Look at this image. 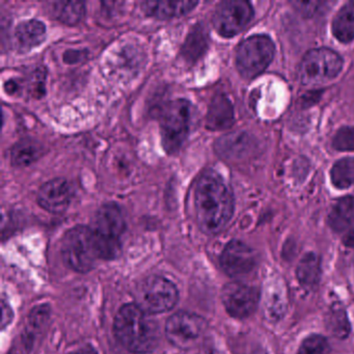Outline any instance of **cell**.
<instances>
[{
    "instance_id": "6da1fadb",
    "label": "cell",
    "mask_w": 354,
    "mask_h": 354,
    "mask_svg": "<svg viewBox=\"0 0 354 354\" xmlns=\"http://www.w3.org/2000/svg\"><path fill=\"white\" fill-rule=\"evenodd\" d=\"M194 206L198 225L204 233H221L231 221L234 198L229 185L212 169L204 171L196 182Z\"/></svg>"
},
{
    "instance_id": "7a4b0ae2",
    "label": "cell",
    "mask_w": 354,
    "mask_h": 354,
    "mask_svg": "<svg viewBox=\"0 0 354 354\" xmlns=\"http://www.w3.org/2000/svg\"><path fill=\"white\" fill-rule=\"evenodd\" d=\"M115 333L120 343L133 353H149L156 348V323L138 304L124 306L115 319Z\"/></svg>"
},
{
    "instance_id": "3957f363",
    "label": "cell",
    "mask_w": 354,
    "mask_h": 354,
    "mask_svg": "<svg viewBox=\"0 0 354 354\" xmlns=\"http://www.w3.org/2000/svg\"><path fill=\"white\" fill-rule=\"evenodd\" d=\"M126 223L121 208L115 203H107L97 211L93 219L92 229L100 259L117 258L121 250V237Z\"/></svg>"
},
{
    "instance_id": "277c9868",
    "label": "cell",
    "mask_w": 354,
    "mask_h": 354,
    "mask_svg": "<svg viewBox=\"0 0 354 354\" xmlns=\"http://www.w3.org/2000/svg\"><path fill=\"white\" fill-rule=\"evenodd\" d=\"M192 104L185 99H177L165 105L161 113L160 132L163 149L175 154L183 146L189 133Z\"/></svg>"
},
{
    "instance_id": "5b68a950",
    "label": "cell",
    "mask_w": 354,
    "mask_h": 354,
    "mask_svg": "<svg viewBox=\"0 0 354 354\" xmlns=\"http://www.w3.org/2000/svg\"><path fill=\"white\" fill-rule=\"evenodd\" d=\"M62 254L68 266L86 272L95 266L99 257L92 229L78 225L68 231L62 241Z\"/></svg>"
},
{
    "instance_id": "8992f818",
    "label": "cell",
    "mask_w": 354,
    "mask_h": 354,
    "mask_svg": "<svg viewBox=\"0 0 354 354\" xmlns=\"http://www.w3.org/2000/svg\"><path fill=\"white\" fill-rule=\"evenodd\" d=\"M274 44L269 37L257 35L240 43L236 50V66L242 77L252 80L270 65Z\"/></svg>"
},
{
    "instance_id": "52a82bcc",
    "label": "cell",
    "mask_w": 354,
    "mask_h": 354,
    "mask_svg": "<svg viewBox=\"0 0 354 354\" xmlns=\"http://www.w3.org/2000/svg\"><path fill=\"white\" fill-rule=\"evenodd\" d=\"M343 68V59L328 48L313 49L302 57L298 75L302 84L315 86L330 82Z\"/></svg>"
},
{
    "instance_id": "ba28073f",
    "label": "cell",
    "mask_w": 354,
    "mask_h": 354,
    "mask_svg": "<svg viewBox=\"0 0 354 354\" xmlns=\"http://www.w3.org/2000/svg\"><path fill=\"white\" fill-rule=\"evenodd\" d=\"M177 288L169 279L150 277L144 279L136 290V304L147 314H159L171 310L177 304Z\"/></svg>"
},
{
    "instance_id": "9c48e42d",
    "label": "cell",
    "mask_w": 354,
    "mask_h": 354,
    "mask_svg": "<svg viewBox=\"0 0 354 354\" xmlns=\"http://www.w3.org/2000/svg\"><path fill=\"white\" fill-rule=\"evenodd\" d=\"M254 9L245 0H227L219 3L213 15V26L221 36H237L252 21Z\"/></svg>"
},
{
    "instance_id": "30bf717a",
    "label": "cell",
    "mask_w": 354,
    "mask_h": 354,
    "mask_svg": "<svg viewBox=\"0 0 354 354\" xmlns=\"http://www.w3.org/2000/svg\"><path fill=\"white\" fill-rule=\"evenodd\" d=\"M206 330L202 317L192 313L180 312L169 317L165 326L167 339L176 347L190 349L200 343Z\"/></svg>"
},
{
    "instance_id": "8fae6325",
    "label": "cell",
    "mask_w": 354,
    "mask_h": 354,
    "mask_svg": "<svg viewBox=\"0 0 354 354\" xmlns=\"http://www.w3.org/2000/svg\"><path fill=\"white\" fill-rule=\"evenodd\" d=\"M223 302L230 316L236 319H246L252 316L258 308V290L240 281L227 283L223 289Z\"/></svg>"
},
{
    "instance_id": "7c38bea8",
    "label": "cell",
    "mask_w": 354,
    "mask_h": 354,
    "mask_svg": "<svg viewBox=\"0 0 354 354\" xmlns=\"http://www.w3.org/2000/svg\"><path fill=\"white\" fill-rule=\"evenodd\" d=\"M257 254L252 248L239 240H232L221 256V268L229 277L239 279L250 274L256 268Z\"/></svg>"
},
{
    "instance_id": "4fadbf2b",
    "label": "cell",
    "mask_w": 354,
    "mask_h": 354,
    "mask_svg": "<svg viewBox=\"0 0 354 354\" xmlns=\"http://www.w3.org/2000/svg\"><path fill=\"white\" fill-rule=\"evenodd\" d=\"M327 223L343 244L354 246V196L339 198L331 207Z\"/></svg>"
},
{
    "instance_id": "5bb4252c",
    "label": "cell",
    "mask_w": 354,
    "mask_h": 354,
    "mask_svg": "<svg viewBox=\"0 0 354 354\" xmlns=\"http://www.w3.org/2000/svg\"><path fill=\"white\" fill-rule=\"evenodd\" d=\"M72 198V189L67 180L55 178L46 182L38 192V203L51 213H62L68 208Z\"/></svg>"
},
{
    "instance_id": "9a60e30c",
    "label": "cell",
    "mask_w": 354,
    "mask_h": 354,
    "mask_svg": "<svg viewBox=\"0 0 354 354\" xmlns=\"http://www.w3.org/2000/svg\"><path fill=\"white\" fill-rule=\"evenodd\" d=\"M235 121L231 101L223 94L215 95L207 113V127L213 131L229 129Z\"/></svg>"
},
{
    "instance_id": "2e32d148",
    "label": "cell",
    "mask_w": 354,
    "mask_h": 354,
    "mask_svg": "<svg viewBox=\"0 0 354 354\" xmlns=\"http://www.w3.org/2000/svg\"><path fill=\"white\" fill-rule=\"evenodd\" d=\"M254 149V140L245 132L227 134L217 140L215 151L225 159H237L248 155Z\"/></svg>"
},
{
    "instance_id": "e0dca14e",
    "label": "cell",
    "mask_w": 354,
    "mask_h": 354,
    "mask_svg": "<svg viewBox=\"0 0 354 354\" xmlns=\"http://www.w3.org/2000/svg\"><path fill=\"white\" fill-rule=\"evenodd\" d=\"M198 1H145L142 10L147 15L165 20L181 17L190 13L198 6Z\"/></svg>"
},
{
    "instance_id": "ac0fdd59",
    "label": "cell",
    "mask_w": 354,
    "mask_h": 354,
    "mask_svg": "<svg viewBox=\"0 0 354 354\" xmlns=\"http://www.w3.org/2000/svg\"><path fill=\"white\" fill-rule=\"evenodd\" d=\"M208 32L202 24H196L190 28L185 42L182 46V57L188 64L198 62L208 49Z\"/></svg>"
},
{
    "instance_id": "d6986e66",
    "label": "cell",
    "mask_w": 354,
    "mask_h": 354,
    "mask_svg": "<svg viewBox=\"0 0 354 354\" xmlns=\"http://www.w3.org/2000/svg\"><path fill=\"white\" fill-rule=\"evenodd\" d=\"M15 38L22 49L30 50L44 42L46 26L36 19L20 22L16 28Z\"/></svg>"
},
{
    "instance_id": "ffe728a7",
    "label": "cell",
    "mask_w": 354,
    "mask_h": 354,
    "mask_svg": "<svg viewBox=\"0 0 354 354\" xmlns=\"http://www.w3.org/2000/svg\"><path fill=\"white\" fill-rule=\"evenodd\" d=\"M296 277L298 283L306 289H314L320 283L321 262L318 254L306 252L296 268Z\"/></svg>"
},
{
    "instance_id": "44dd1931",
    "label": "cell",
    "mask_w": 354,
    "mask_h": 354,
    "mask_svg": "<svg viewBox=\"0 0 354 354\" xmlns=\"http://www.w3.org/2000/svg\"><path fill=\"white\" fill-rule=\"evenodd\" d=\"M333 34L339 42L354 40V3H346L339 9L333 21Z\"/></svg>"
},
{
    "instance_id": "7402d4cb",
    "label": "cell",
    "mask_w": 354,
    "mask_h": 354,
    "mask_svg": "<svg viewBox=\"0 0 354 354\" xmlns=\"http://www.w3.org/2000/svg\"><path fill=\"white\" fill-rule=\"evenodd\" d=\"M42 155L43 147L40 142L30 138H24L12 148V165L14 167H28Z\"/></svg>"
},
{
    "instance_id": "603a6c76",
    "label": "cell",
    "mask_w": 354,
    "mask_h": 354,
    "mask_svg": "<svg viewBox=\"0 0 354 354\" xmlns=\"http://www.w3.org/2000/svg\"><path fill=\"white\" fill-rule=\"evenodd\" d=\"M51 13L62 24L75 26L80 24L86 13L82 1H55L50 3Z\"/></svg>"
},
{
    "instance_id": "cb8c5ba5",
    "label": "cell",
    "mask_w": 354,
    "mask_h": 354,
    "mask_svg": "<svg viewBox=\"0 0 354 354\" xmlns=\"http://www.w3.org/2000/svg\"><path fill=\"white\" fill-rule=\"evenodd\" d=\"M327 330L337 339H347L351 331V324L347 312L339 304H333L326 316Z\"/></svg>"
},
{
    "instance_id": "d4e9b609",
    "label": "cell",
    "mask_w": 354,
    "mask_h": 354,
    "mask_svg": "<svg viewBox=\"0 0 354 354\" xmlns=\"http://www.w3.org/2000/svg\"><path fill=\"white\" fill-rule=\"evenodd\" d=\"M331 182L339 189L354 185V158L347 157L333 165L330 171Z\"/></svg>"
},
{
    "instance_id": "484cf974",
    "label": "cell",
    "mask_w": 354,
    "mask_h": 354,
    "mask_svg": "<svg viewBox=\"0 0 354 354\" xmlns=\"http://www.w3.org/2000/svg\"><path fill=\"white\" fill-rule=\"evenodd\" d=\"M297 354H333V352L326 337L313 333L301 342Z\"/></svg>"
},
{
    "instance_id": "4316f807",
    "label": "cell",
    "mask_w": 354,
    "mask_h": 354,
    "mask_svg": "<svg viewBox=\"0 0 354 354\" xmlns=\"http://www.w3.org/2000/svg\"><path fill=\"white\" fill-rule=\"evenodd\" d=\"M335 150L354 151V127H343L337 132L333 140Z\"/></svg>"
},
{
    "instance_id": "83f0119b",
    "label": "cell",
    "mask_w": 354,
    "mask_h": 354,
    "mask_svg": "<svg viewBox=\"0 0 354 354\" xmlns=\"http://www.w3.org/2000/svg\"><path fill=\"white\" fill-rule=\"evenodd\" d=\"M5 88L6 92H7L8 94H16V93H17L18 91L20 90L19 82H18V80H8V82H6Z\"/></svg>"
},
{
    "instance_id": "f1b7e54d",
    "label": "cell",
    "mask_w": 354,
    "mask_h": 354,
    "mask_svg": "<svg viewBox=\"0 0 354 354\" xmlns=\"http://www.w3.org/2000/svg\"><path fill=\"white\" fill-rule=\"evenodd\" d=\"M72 354H98L96 350L93 349L92 347H84L77 351L73 352Z\"/></svg>"
}]
</instances>
